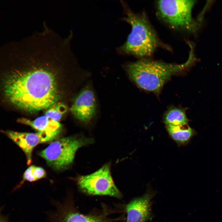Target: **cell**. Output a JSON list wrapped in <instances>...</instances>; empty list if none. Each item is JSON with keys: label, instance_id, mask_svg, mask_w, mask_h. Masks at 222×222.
Instances as JSON below:
<instances>
[{"label": "cell", "instance_id": "cell-1", "mask_svg": "<svg viewBox=\"0 0 222 222\" xmlns=\"http://www.w3.org/2000/svg\"><path fill=\"white\" fill-rule=\"evenodd\" d=\"M125 12L122 19L129 23L131 30L125 42L116 48L118 54L132 55L143 58L151 56L158 47V38L143 14L133 12L121 2Z\"/></svg>", "mask_w": 222, "mask_h": 222}, {"label": "cell", "instance_id": "cell-2", "mask_svg": "<svg viewBox=\"0 0 222 222\" xmlns=\"http://www.w3.org/2000/svg\"><path fill=\"white\" fill-rule=\"evenodd\" d=\"M190 62L188 60L184 64H177L142 59L128 63L125 69L138 87L157 93L172 75L185 69Z\"/></svg>", "mask_w": 222, "mask_h": 222}, {"label": "cell", "instance_id": "cell-3", "mask_svg": "<svg viewBox=\"0 0 222 222\" xmlns=\"http://www.w3.org/2000/svg\"><path fill=\"white\" fill-rule=\"evenodd\" d=\"M92 141L91 139L82 137H64L52 142L39 155L53 169L63 170L72 163L79 148Z\"/></svg>", "mask_w": 222, "mask_h": 222}, {"label": "cell", "instance_id": "cell-4", "mask_svg": "<svg viewBox=\"0 0 222 222\" xmlns=\"http://www.w3.org/2000/svg\"><path fill=\"white\" fill-rule=\"evenodd\" d=\"M71 195H68L62 203L56 202V210L50 215L51 222H113L116 218L111 217L116 211L105 204L99 209L84 214L76 207Z\"/></svg>", "mask_w": 222, "mask_h": 222}, {"label": "cell", "instance_id": "cell-5", "mask_svg": "<svg viewBox=\"0 0 222 222\" xmlns=\"http://www.w3.org/2000/svg\"><path fill=\"white\" fill-rule=\"evenodd\" d=\"M77 183L81 192L87 195L123 197L113 179L108 163L93 173L79 177Z\"/></svg>", "mask_w": 222, "mask_h": 222}, {"label": "cell", "instance_id": "cell-6", "mask_svg": "<svg viewBox=\"0 0 222 222\" xmlns=\"http://www.w3.org/2000/svg\"><path fill=\"white\" fill-rule=\"evenodd\" d=\"M195 1L159 0L157 2L161 17L173 29L188 28L192 22L191 12Z\"/></svg>", "mask_w": 222, "mask_h": 222}, {"label": "cell", "instance_id": "cell-7", "mask_svg": "<svg viewBox=\"0 0 222 222\" xmlns=\"http://www.w3.org/2000/svg\"><path fill=\"white\" fill-rule=\"evenodd\" d=\"M155 193L148 190L142 196L135 197L125 205V222H146L152 217V199Z\"/></svg>", "mask_w": 222, "mask_h": 222}, {"label": "cell", "instance_id": "cell-8", "mask_svg": "<svg viewBox=\"0 0 222 222\" xmlns=\"http://www.w3.org/2000/svg\"><path fill=\"white\" fill-rule=\"evenodd\" d=\"M96 109L94 94L88 88L83 89L77 95L70 109L74 117L84 123L88 122L93 117Z\"/></svg>", "mask_w": 222, "mask_h": 222}, {"label": "cell", "instance_id": "cell-9", "mask_svg": "<svg viewBox=\"0 0 222 222\" xmlns=\"http://www.w3.org/2000/svg\"><path fill=\"white\" fill-rule=\"evenodd\" d=\"M18 121L31 127L37 131L42 143L53 140L61 131V125L45 115L39 117L34 120L25 118H19Z\"/></svg>", "mask_w": 222, "mask_h": 222}, {"label": "cell", "instance_id": "cell-10", "mask_svg": "<svg viewBox=\"0 0 222 222\" xmlns=\"http://www.w3.org/2000/svg\"><path fill=\"white\" fill-rule=\"evenodd\" d=\"M4 133L23 151L27 158L28 165L32 161V154L34 148L42 143L38 134L20 132L13 131H4Z\"/></svg>", "mask_w": 222, "mask_h": 222}, {"label": "cell", "instance_id": "cell-11", "mask_svg": "<svg viewBox=\"0 0 222 222\" xmlns=\"http://www.w3.org/2000/svg\"><path fill=\"white\" fill-rule=\"evenodd\" d=\"M166 126L169 135L179 145L187 144L196 134L195 131L190 127L183 128L182 126Z\"/></svg>", "mask_w": 222, "mask_h": 222}, {"label": "cell", "instance_id": "cell-12", "mask_svg": "<svg viewBox=\"0 0 222 222\" xmlns=\"http://www.w3.org/2000/svg\"><path fill=\"white\" fill-rule=\"evenodd\" d=\"M188 121L185 111L176 107L169 109L164 117V122L166 125L183 126L187 125Z\"/></svg>", "mask_w": 222, "mask_h": 222}, {"label": "cell", "instance_id": "cell-13", "mask_svg": "<svg viewBox=\"0 0 222 222\" xmlns=\"http://www.w3.org/2000/svg\"><path fill=\"white\" fill-rule=\"evenodd\" d=\"M46 175V172L43 168L31 165L25 171L23 175V183L25 181H35L45 177Z\"/></svg>", "mask_w": 222, "mask_h": 222}, {"label": "cell", "instance_id": "cell-14", "mask_svg": "<svg viewBox=\"0 0 222 222\" xmlns=\"http://www.w3.org/2000/svg\"><path fill=\"white\" fill-rule=\"evenodd\" d=\"M67 110V106L64 104L56 102L47 109L45 112V115L55 121H58Z\"/></svg>", "mask_w": 222, "mask_h": 222}, {"label": "cell", "instance_id": "cell-15", "mask_svg": "<svg viewBox=\"0 0 222 222\" xmlns=\"http://www.w3.org/2000/svg\"><path fill=\"white\" fill-rule=\"evenodd\" d=\"M0 222H8L7 217L1 215Z\"/></svg>", "mask_w": 222, "mask_h": 222}]
</instances>
